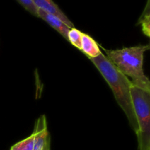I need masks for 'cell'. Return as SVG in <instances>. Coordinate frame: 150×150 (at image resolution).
<instances>
[{"label": "cell", "mask_w": 150, "mask_h": 150, "mask_svg": "<svg viewBox=\"0 0 150 150\" xmlns=\"http://www.w3.org/2000/svg\"><path fill=\"white\" fill-rule=\"evenodd\" d=\"M101 73L113 91L117 103L125 114L129 124L135 133L138 132V125L131 98V81L121 73L103 54L89 59Z\"/></svg>", "instance_id": "cell-1"}, {"label": "cell", "mask_w": 150, "mask_h": 150, "mask_svg": "<svg viewBox=\"0 0 150 150\" xmlns=\"http://www.w3.org/2000/svg\"><path fill=\"white\" fill-rule=\"evenodd\" d=\"M149 48V45H139L122 49L103 50L108 60L122 74L131 79L133 86L150 92L149 79L143 69L144 55Z\"/></svg>", "instance_id": "cell-2"}, {"label": "cell", "mask_w": 150, "mask_h": 150, "mask_svg": "<svg viewBox=\"0 0 150 150\" xmlns=\"http://www.w3.org/2000/svg\"><path fill=\"white\" fill-rule=\"evenodd\" d=\"M131 98L138 125L139 150H150V92L133 86Z\"/></svg>", "instance_id": "cell-3"}, {"label": "cell", "mask_w": 150, "mask_h": 150, "mask_svg": "<svg viewBox=\"0 0 150 150\" xmlns=\"http://www.w3.org/2000/svg\"><path fill=\"white\" fill-rule=\"evenodd\" d=\"M32 134L34 135L33 150H50L51 138L48 131L45 116L42 115L38 119Z\"/></svg>", "instance_id": "cell-4"}, {"label": "cell", "mask_w": 150, "mask_h": 150, "mask_svg": "<svg viewBox=\"0 0 150 150\" xmlns=\"http://www.w3.org/2000/svg\"><path fill=\"white\" fill-rule=\"evenodd\" d=\"M32 1L38 9L57 16L70 28L75 27L73 22L68 18V17L63 13L62 10L53 0H32Z\"/></svg>", "instance_id": "cell-5"}, {"label": "cell", "mask_w": 150, "mask_h": 150, "mask_svg": "<svg viewBox=\"0 0 150 150\" xmlns=\"http://www.w3.org/2000/svg\"><path fill=\"white\" fill-rule=\"evenodd\" d=\"M38 17L46 22L49 26L58 32L64 39L67 40V33L70 28L67 26L61 19L54 15H51L39 9H38Z\"/></svg>", "instance_id": "cell-6"}, {"label": "cell", "mask_w": 150, "mask_h": 150, "mask_svg": "<svg viewBox=\"0 0 150 150\" xmlns=\"http://www.w3.org/2000/svg\"><path fill=\"white\" fill-rule=\"evenodd\" d=\"M81 51H83L89 59L95 58L102 54L96 41L92 37L85 33H82Z\"/></svg>", "instance_id": "cell-7"}, {"label": "cell", "mask_w": 150, "mask_h": 150, "mask_svg": "<svg viewBox=\"0 0 150 150\" xmlns=\"http://www.w3.org/2000/svg\"><path fill=\"white\" fill-rule=\"evenodd\" d=\"M82 33L76 28H70L67 33V41L70 42L73 46L81 50V37Z\"/></svg>", "instance_id": "cell-8"}, {"label": "cell", "mask_w": 150, "mask_h": 150, "mask_svg": "<svg viewBox=\"0 0 150 150\" xmlns=\"http://www.w3.org/2000/svg\"><path fill=\"white\" fill-rule=\"evenodd\" d=\"M139 23L142 24V29L145 35L149 36V0H147L146 7L139 19Z\"/></svg>", "instance_id": "cell-9"}, {"label": "cell", "mask_w": 150, "mask_h": 150, "mask_svg": "<svg viewBox=\"0 0 150 150\" xmlns=\"http://www.w3.org/2000/svg\"><path fill=\"white\" fill-rule=\"evenodd\" d=\"M34 149V135L32 134L26 139L18 142L13 145L10 150H33Z\"/></svg>", "instance_id": "cell-10"}, {"label": "cell", "mask_w": 150, "mask_h": 150, "mask_svg": "<svg viewBox=\"0 0 150 150\" xmlns=\"http://www.w3.org/2000/svg\"><path fill=\"white\" fill-rule=\"evenodd\" d=\"M25 10L32 16L38 17V8L32 0H16Z\"/></svg>", "instance_id": "cell-11"}]
</instances>
